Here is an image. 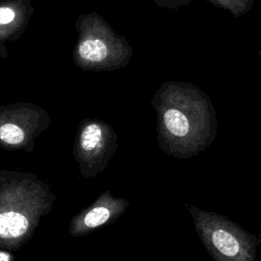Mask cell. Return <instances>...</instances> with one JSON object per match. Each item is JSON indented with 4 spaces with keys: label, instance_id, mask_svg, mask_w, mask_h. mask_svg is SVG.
I'll return each instance as SVG.
<instances>
[{
    "label": "cell",
    "instance_id": "obj_1",
    "mask_svg": "<svg viewBox=\"0 0 261 261\" xmlns=\"http://www.w3.org/2000/svg\"><path fill=\"white\" fill-rule=\"evenodd\" d=\"M54 199L48 186L35 175L0 170V247L22 246Z\"/></svg>",
    "mask_w": 261,
    "mask_h": 261
},
{
    "label": "cell",
    "instance_id": "obj_2",
    "mask_svg": "<svg viewBox=\"0 0 261 261\" xmlns=\"http://www.w3.org/2000/svg\"><path fill=\"white\" fill-rule=\"evenodd\" d=\"M203 242L218 261H254L255 246L246 231L216 215H197Z\"/></svg>",
    "mask_w": 261,
    "mask_h": 261
},
{
    "label": "cell",
    "instance_id": "obj_3",
    "mask_svg": "<svg viewBox=\"0 0 261 261\" xmlns=\"http://www.w3.org/2000/svg\"><path fill=\"white\" fill-rule=\"evenodd\" d=\"M116 147V135L109 125L96 120L85 122L74 143V156L82 174L90 177L102 171Z\"/></svg>",
    "mask_w": 261,
    "mask_h": 261
},
{
    "label": "cell",
    "instance_id": "obj_4",
    "mask_svg": "<svg viewBox=\"0 0 261 261\" xmlns=\"http://www.w3.org/2000/svg\"><path fill=\"white\" fill-rule=\"evenodd\" d=\"M128 206L125 199L114 198L109 192L101 194L89 207L82 210L70 221L68 232L81 237L118 218Z\"/></svg>",
    "mask_w": 261,
    "mask_h": 261
},
{
    "label": "cell",
    "instance_id": "obj_5",
    "mask_svg": "<svg viewBox=\"0 0 261 261\" xmlns=\"http://www.w3.org/2000/svg\"><path fill=\"white\" fill-rule=\"evenodd\" d=\"M20 112L0 117V146L6 149H25L42 132L44 125L37 116Z\"/></svg>",
    "mask_w": 261,
    "mask_h": 261
},
{
    "label": "cell",
    "instance_id": "obj_6",
    "mask_svg": "<svg viewBox=\"0 0 261 261\" xmlns=\"http://www.w3.org/2000/svg\"><path fill=\"white\" fill-rule=\"evenodd\" d=\"M80 55L92 62L103 60L108 53L105 43L99 39H86L79 46Z\"/></svg>",
    "mask_w": 261,
    "mask_h": 261
},
{
    "label": "cell",
    "instance_id": "obj_7",
    "mask_svg": "<svg viewBox=\"0 0 261 261\" xmlns=\"http://www.w3.org/2000/svg\"><path fill=\"white\" fill-rule=\"evenodd\" d=\"M14 18V11L9 7H0V24H6Z\"/></svg>",
    "mask_w": 261,
    "mask_h": 261
},
{
    "label": "cell",
    "instance_id": "obj_8",
    "mask_svg": "<svg viewBox=\"0 0 261 261\" xmlns=\"http://www.w3.org/2000/svg\"><path fill=\"white\" fill-rule=\"evenodd\" d=\"M0 261H11V256L5 251H0Z\"/></svg>",
    "mask_w": 261,
    "mask_h": 261
}]
</instances>
